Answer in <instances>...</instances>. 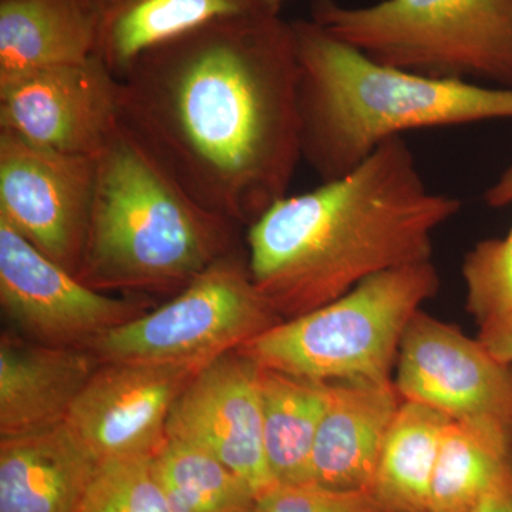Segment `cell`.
Instances as JSON below:
<instances>
[{"label": "cell", "mask_w": 512, "mask_h": 512, "mask_svg": "<svg viewBox=\"0 0 512 512\" xmlns=\"http://www.w3.org/2000/svg\"><path fill=\"white\" fill-rule=\"evenodd\" d=\"M298 74L289 20H214L127 67L120 123L198 205L248 228L302 161Z\"/></svg>", "instance_id": "obj_1"}, {"label": "cell", "mask_w": 512, "mask_h": 512, "mask_svg": "<svg viewBox=\"0 0 512 512\" xmlns=\"http://www.w3.org/2000/svg\"><path fill=\"white\" fill-rule=\"evenodd\" d=\"M461 201L430 191L409 144L392 138L348 174L281 198L249 225L254 284L282 319L315 311L370 276L431 261Z\"/></svg>", "instance_id": "obj_2"}, {"label": "cell", "mask_w": 512, "mask_h": 512, "mask_svg": "<svg viewBox=\"0 0 512 512\" xmlns=\"http://www.w3.org/2000/svg\"><path fill=\"white\" fill-rule=\"evenodd\" d=\"M302 161L335 180L420 128L512 119V89L436 79L370 59L318 23L292 20Z\"/></svg>", "instance_id": "obj_3"}, {"label": "cell", "mask_w": 512, "mask_h": 512, "mask_svg": "<svg viewBox=\"0 0 512 512\" xmlns=\"http://www.w3.org/2000/svg\"><path fill=\"white\" fill-rule=\"evenodd\" d=\"M239 228L192 200L119 123L96 156L76 276L100 292L177 295L238 249Z\"/></svg>", "instance_id": "obj_4"}, {"label": "cell", "mask_w": 512, "mask_h": 512, "mask_svg": "<svg viewBox=\"0 0 512 512\" xmlns=\"http://www.w3.org/2000/svg\"><path fill=\"white\" fill-rule=\"evenodd\" d=\"M440 286L431 261L389 269L238 350L259 366L319 382H393L404 333Z\"/></svg>", "instance_id": "obj_5"}, {"label": "cell", "mask_w": 512, "mask_h": 512, "mask_svg": "<svg viewBox=\"0 0 512 512\" xmlns=\"http://www.w3.org/2000/svg\"><path fill=\"white\" fill-rule=\"evenodd\" d=\"M311 19L376 62L512 89V0H313Z\"/></svg>", "instance_id": "obj_6"}, {"label": "cell", "mask_w": 512, "mask_h": 512, "mask_svg": "<svg viewBox=\"0 0 512 512\" xmlns=\"http://www.w3.org/2000/svg\"><path fill=\"white\" fill-rule=\"evenodd\" d=\"M238 249L215 261L160 308L124 323L87 348L100 363L208 365L282 322Z\"/></svg>", "instance_id": "obj_7"}, {"label": "cell", "mask_w": 512, "mask_h": 512, "mask_svg": "<svg viewBox=\"0 0 512 512\" xmlns=\"http://www.w3.org/2000/svg\"><path fill=\"white\" fill-rule=\"evenodd\" d=\"M0 306L22 338L87 349L110 330L150 311L146 296L96 291L0 220Z\"/></svg>", "instance_id": "obj_8"}, {"label": "cell", "mask_w": 512, "mask_h": 512, "mask_svg": "<svg viewBox=\"0 0 512 512\" xmlns=\"http://www.w3.org/2000/svg\"><path fill=\"white\" fill-rule=\"evenodd\" d=\"M94 183L96 157L57 153L0 131V220L74 275Z\"/></svg>", "instance_id": "obj_9"}, {"label": "cell", "mask_w": 512, "mask_h": 512, "mask_svg": "<svg viewBox=\"0 0 512 512\" xmlns=\"http://www.w3.org/2000/svg\"><path fill=\"white\" fill-rule=\"evenodd\" d=\"M393 382L404 400L450 419L512 430V363L429 313H417L404 333Z\"/></svg>", "instance_id": "obj_10"}, {"label": "cell", "mask_w": 512, "mask_h": 512, "mask_svg": "<svg viewBox=\"0 0 512 512\" xmlns=\"http://www.w3.org/2000/svg\"><path fill=\"white\" fill-rule=\"evenodd\" d=\"M119 123V79L99 56L0 83V131L33 146L96 157Z\"/></svg>", "instance_id": "obj_11"}, {"label": "cell", "mask_w": 512, "mask_h": 512, "mask_svg": "<svg viewBox=\"0 0 512 512\" xmlns=\"http://www.w3.org/2000/svg\"><path fill=\"white\" fill-rule=\"evenodd\" d=\"M204 366L101 363L64 424L100 461L154 457L175 402Z\"/></svg>", "instance_id": "obj_12"}, {"label": "cell", "mask_w": 512, "mask_h": 512, "mask_svg": "<svg viewBox=\"0 0 512 512\" xmlns=\"http://www.w3.org/2000/svg\"><path fill=\"white\" fill-rule=\"evenodd\" d=\"M261 366L239 350L202 367L175 402L167 439L200 447L247 481L256 497L274 490L262 424Z\"/></svg>", "instance_id": "obj_13"}, {"label": "cell", "mask_w": 512, "mask_h": 512, "mask_svg": "<svg viewBox=\"0 0 512 512\" xmlns=\"http://www.w3.org/2000/svg\"><path fill=\"white\" fill-rule=\"evenodd\" d=\"M100 365L90 350L40 345L5 330L0 338V440L63 424Z\"/></svg>", "instance_id": "obj_14"}, {"label": "cell", "mask_w": 512, "mask_h": 512, "mask_svg": "<svg viewBox=\"0 0 512 512\" xmlns=\"http://www.w3.org/2000/svg\"><path fill=\"white\" fill-rule=\"evenodd\" d=\"M404 402L394 382H329L311 461V483L370 490L380 453Z\"/></svg>", "instance_id": "obj_15"}, {"label": "cell", "mask_w": 512, "mask_h": 512, "mask_svg": "<svg viewBox=\"0 0 512 512\" xmlns=\"http://www.w3.org/2000/svg\"><path fill=\"white\" fill-rule=\"evenodd\" d=\"M101 461L69 430L0 440V512H74Z\"/></svg>", "instance_id": "obj_16"}, {"label": "cell", "mask_w": 512, "mask_h": 512, "mask_svg": "<svg viewBox=\"0 0 512 512\" xmlns=\"http://www.w3.org/2000/svg\"><path fill=\"white\" fill-rule=\"evenodd\" d=\"M96 56L120 79L141 53L214 20L281 15L276 0H86Z\"/></svg>", "instance_id": "obj_17"}, {"label": "cell", "mask_w": 512, "mask_h": 512, "mask_svg": "<svg viewBox=\"0 0 512 512\" xmlns=\"http://www.w3.org/2000/svg\"><path fill=\"white\" fill-rule=\"evenodd\" d=\"M86 0H0V83L96 55Z\"/></svg>", "instance_id": "obj_18"}, {"label": "cell", "mask_w": 512, "mask_h": 512, "mask_svg": "<svg viewBox=\"0 0 512 512\" xmlns=\"http://www.w3.org/2000/svg\"><path fill=\"white\" fill-rule=\"evenodd\" d=\"M262 424L269 470L278 485L311 483L316 434L329 402V382L261 366Z\"/></svg>", "instance_id": "obj_19"}, {"label": "cell", "mask_w": 512, "mask_h": 512, "mask_svg": "<svg viewBox=\"0 0 512 512\" xmlns=\"http://www.w3.org/2000/svg\"><path fill=\"white\" fill-rule=\"evenodd\" d=\"M450 417L404 400L384 440L373 494L394 512H430L431 484Z\"/></svg>", "instance_id": "obj_20"}, {"label": "cell", "mask_w": 512, "mask_h": 512, "mask_svg": "<svg viewBox=\"0 0 512 512\" xmlns=\"http://www.w3.org/2000/svg\"><path fill=\"white\" fill-rule=\"evenodd\" d=\"M512 460V430L450 420L431 484L430 512H468Z\"/></svg>", "instance_id": "obj_21"}, {"label": "cell", "mask_w": 512, "mask_h": 512, "mask_svg": "<svg viewBox=\"0 0 512 512\" xmlns=\"http://www.w3.org/2000/svg\"><path fill=\"white\" fill-rule=\"evenodd\" d=\"M158 484L171 512H256L247 481L207 451L167 439L153 457Z\"/></svg>", "instance_id": "obj_22"}, {"label": "cell", "mask_w": 512, "mask_h": 512, "mask_svg": "<svg viewBox=\"0 0 512 512\" xmlns=\"http://www.w3.org/2000/svg\"><path fill=\"white\" fill-rule=\"evenodd\" d=\"M74 512H171L153 457L101 461Z\"/></svg>", "instance_id": "obj_23"}, {"label": "cell", "mask_w": 512, "mask_h": 512, "mask_svg": "<svg viewBox=\"0 0 512 512\" xmlns=\"http://www.w3.org/2000/svg\"><path fill=\"white\" fill-rule=\"evenodd\" d=\"M466 309L478 325L512 315V225L504 238L484 239L464 256Z\"/></svg>", "instance_id": "obj_24"}, {"label": "cell", "mask_w": 512, "mask_h": 512, "mask_svg": "<svg viewBox=\"0 0 512 512\" xmlns=\"http://www.w3.org/2000/svg\"><path fill=\"white\" fill-rule=\"evenodd\" d=\"M256 512H394L370 490H333L306 483L276 485L262 495Z\"/></svg>", "instance_id": "obj_25"}, {"label": "cell", "mask_w": 512, "mask_h": 512, "mask_svg": "<svg viewBox=\"0 0 512 512\" xmlns=\"http://www.w3.org/2000/svg\"><path fill=\"white\" fill-rule=\"evenodd\" d=\"M478 339L497 359L512 363V315L481 325Z\"/></svg>", "instance_id": "obj_26"}, {"label": "cell", "mask_w": 512, "mask_h": 512, "mask_svg": "<svg viewBox=\"0 0 512 512\" xmlns=\"http://www.w3.org/2000/svg\"><path fill=\"white\" fill-rule=\"evenodd\" d=\"M468 512H512V460Z\"/></svg>", "instance_id": "obj_27"}, {"label": "cell", "mask_w": 512, "mask_h": 512, "mask_svg": "<svg viewBox=\"0 0 512 512\" xmlns=\"http://www.w3.org/2000/svg\"><path fill=\"white\" fill-rule=\"evenodd\" d=\"M484 201L488 207L494 208L512 204V165L498 178L497 183L485 191Z\"/></svg>", "instance_id": "obj_28"}, {"label": "cell", "mask_w": 512, "mask_h": 512, "mask_svg": "<svg viewBox=\"0 0 512 512\" xmlns=\"http://www.w3.org/2000/svg\"><path fill=\"white\" fill-rule=\"evenodd\" d=\"M276 2L281 3V5H282V3L285 2V0H276Z\"/></svg>", "instance_id": "obj_29"}]
</instances>
